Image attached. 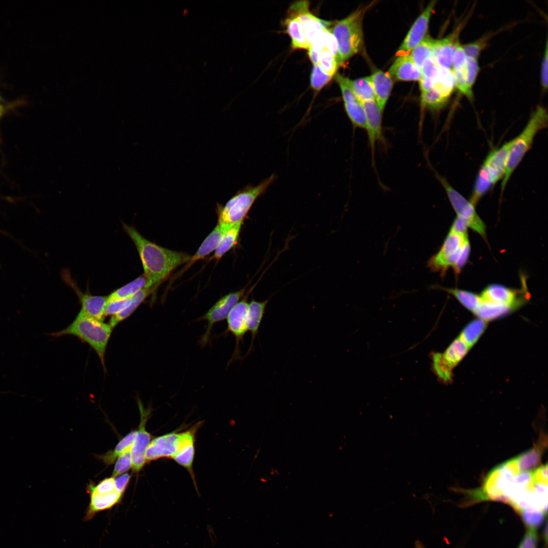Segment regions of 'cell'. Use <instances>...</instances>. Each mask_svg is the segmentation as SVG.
Here are the masks:
<instances>
[{"label": "cell", "instance_id": "277c9868", "mask_svg": "<svg viewBox=\"0 0 548 548\" xmlns=\"http://www.w3.org/2000/svg\"><path fill=\"white\" fill-rule=\"evenodd\" d=\"M470 252L468 235L449 231L438 251L428 261L427 266L431 271L439 272L441 277L451 267L458 275L466 264Z\"/></svg>", "mask_w": 548, "mask_h": 548}, {"label": "cell", "instance_id": "7bdbcfd3", "mask_svg": "<svg viewBox=\"0 0 548 548\" xmlns=\"http://www.w3.org/2000/svg\"><path fill=\"white\" fill-rule=\"evenodd\" d=\"M465 67L467 86L469 91L472 92V87L480 71L477 59L467 56Z\"/></svg>", "mask_w": 548, "mask_h": 548}, {"label": "cell", "instance_id": "f907efd6", "mask_svg": "<svg viewBox=\"0 0 548 548\" xmlns=\"http://www.w3.org/2000/svg\"><path fill=\"white\" fill-rule=\"evenodd\" d=\"M538 536L534 529L529 528L518 548H536Z\"/></svg>", "mask_w": 548, "mask_h": 548}, {"label": "cell", "instance_id": "ffe728a7", "mask_svg": "<svg viewBox=\"0 0 548 548\" xmlns=\"http://www.w3.org/2000/svg\"><path fill=\"white\" fill-rule=\"evenodd\" d=\"M366 116V130L372 159H374L375 144L382 140V118L375 100L360 101Z\"/></svg>", "mask_w": 548, "mask_h": 548}, {"label": "cell", "instance_id": "e575fe53", "mask_svg": "<svg viewBox=\"0 0 548 548\" xmlns=\"http://www.w3.org/2000/svg\"><path fill=\"white\" fill-rule=\"evenodd\" d=\"M349 83L360 102L370 100H375V94L369 76L354 80L349 79Z\"/></svg>", "mask_w": 548, "mask_h": 548}, {"label": "cell", "instance_id": "8fae6325", "mask_svg": "<svg viewBox=\"0 0 548 548\" xmlns=\"http://www.w3.org/2000/svg\"><path fill=\"white\" fill-rule=\"evenodd\" d=\"M469 348L459 337L455 339L443 353H435L432 356L433 367L435 373L443 382H450L452 370L462 360Z\"/></svg>", "mask_w": 548, "mask_h": 548}, {"label": "cell", "instance_id": "d4e9b609", "mask_svg": "<svg viewBox=\"0 0 548 548\" xmlns=\"http://www.w3.org/2000/svg\"><path fill=\"white\" fill-rule=\"evenodd\" d=\"M289 12V16L285 20L284 24L291 39L292 48L308 50L311 46L306 38L302 23L295 15Z\"/></svg>", "mask_w": 548, "mask_h": 548}, {"label": "cell", "instance_id": "d6a6232c", "mask_svg": "<svg viewBox=\"0 0 548 548\" xmlns=\"http://www.w3.org/2000/svg\"><path fill=\"white\" fill-rule=\"evenodd\" d=\"M453 295L466 309L474 313L481 302L480 295L467 290L437 286Z\"/></svg>", "mask_w": 548, "mask_h": 548}, {"label": "cell", "instance_id": "11a10c76", "mask_svg": "<svg viewBox=\"0 0 548 548\" xmlns=\"http://www.w3.org/2000/svg\"><path fill=\"white\" fill-rule=\"evenodd\" d=\"M433 80L430 78L422 76L419 80L420 88L422 92L427 91L432 88Z\"/></svg>", "mask_w": 548, "mask_h": 548}, {"label": "cell", "instance_id": "5b68a950", "mask_svg": "<svg viewBox=\"0 0 548 548\" xmlns=\"http://www.w3.org/2000/svg\"><path fill=\"white\" fill-rule=\"evenodd\" d=\"M547 110L542 106L537 107L522 131L512 140L505 173L501 186L502 191L515 169L531 148L536 134L547 126Z\"/></svg>", "mask_w": 548, "mask_h": 548}, {"label": "cell", "instance_id": "603a6c76", "mask_svg": "<svg viewBox=\"0 0 548 548\" xmlns=\"http://www.w3.org/2000/svg\"><path fill=\"white\" fill-rule=\"evenodd\" d=\"M268 300L269 299H267L263 301H258L252 299L249 303L247 326L248 331L251 334V341L245 357L248 356L253 350L254 341L258 334Z\"/></svg>", "mask_w": 548, "mask_h": 548}, {"label": "cell", "instance_id": "f1b7e54d", "mask_svg": "<svg viewBox=\"0 0 548 548\" xmlns=\"http://www.w3.org/2000/svg\"><path fill=\"white\" fill-rule=\"evenodd\" d=\"M242 223L236 224L227 229L223 234L221 239L215 250L212 259L219 260L223 256L237 243Z\"/></svg>", "mask_w": 548, "mask_h": 548}, {"label": "cell", "instance_id": "7402d4cb", "mask_svg": "<svg viewBox=\"0 0 548 548\" xmlns=\"http://www.w3.org/2000/svg\"><path fill=\"white\" fill-rule=\"evenodd\" d=\"M388 74L391 77L400 81H418L422 76L409 55L406 54L397 57L390 67Z\"/></svg>", "mask_w": 548, "mask_h": 548}, {"label": "cell", "instance_id": "f6af8a7d", "mask_svg": "<svg viewBox=\"0 0 548 548\" xmlns=\"http://www.w3.org/2000/svg\"><path fill=\"white\" fill-rule=\"evenodd\" d=\"M130 450L131 449L128 450L118 457L112 472V477H115L123 474L131 468Z\"/></svg>", "mask_w": 548, "mask_h": 548}, {"label": "cell", "instance_id": "60d3db41", "mask_svg": "<svg viewBox=\"0 0 548 548\" xmlns=\"http://www.w3.org/2000/svg\"><path fill=\"white\" fill-rule=\"evenodd\" d=\"M544 513L543 511L538 510H525L519 513L524 524L528 528L534 529L543 523Z\"/></svg>", "mask_w": 548, "mask_h": 548}, {"label": "cell", "instance_id": "681fc988", "mask_svg": "<svg viewBox=\"0 0 548 548\" xmlns=\"http://www.w3.org/2000/svg\"><path fill=\"white\" fill-rule=\"evenodd\" d=\"M467 56L463 48L462 45L458 42L456 46L452 64V70L462 67L465 65Z\"/></svg>", "mask_w": 548, "mask_h": 548}, {"label": "cell", "instance_id": "9f6ffc18", "mask_svg": "<svg viewBox=\"0 0 548 548\" xmlns=\"http://www.w3.org/2000/svg\"><path fill=\"white\" fill-rule=\"evenodd\" d=\"M415 548H425L423 543L420 541H416L415 544Z\"/></svg>", "mask_w": 548, "mask_h": 548}, {"label": "cell", "instance_id": "4316f807", "mask_svg": "<svg viewBox=\"0 0 548 548\" xmlns=\"http://www.w3.org/2000/svg\"><path fill=\"white\" fill-rule=\"evenodd\" d=\"M158 285L159 284L143 288L133 295L131 302L128 307L119 314L112 316L109 324L111 328L113 329L120 322L131 316L146 298L155 291Z\"/></svg>", "mask_w": 548, "mask_h": 548}, {"label": "cell", "instance_id": "2e32d148", "mask_svg": "<svg viewBox=\"0 0 548 548\" xmlns=\"http://www.w3.org/2000/svg\"><path fill=\"white\" fill-rule=\"evenodd\" d=\"M64 280L75 291L81 305L79 313L87 317L103 321L107 304L108 296L92 295L80 290L68 272H64Z\"/></svg>", "mask_w": 548, "mask_h": 548}, {"label": "cell", "instance_id": "ac0fdd59", "mask_svg": "<svg viewBox=\"0 0 548 548\" xmlns=\"http://www.w3.org/2000/svg\"><path fill=\"white\" fill-rule=\"evenodd\" d=\"M436 1H432L417 18L399 48L401 54L412 50L425 38Z\"/></svg>", "mask_w": 548, "mask_h": 548}, {"label": "cell", "instance_id": "d6986e66", "mask_svg": "<svg viewBox=\"0 0 548 548\" xmlns=\"http://www.w3.org/2000/svg\"><path fill=\"white\" fill-rule=\"evenodd\" d=\"M463 24H460L447 37L435 40L431 57L440 68L452 70V59L457 44L459 42V35Z\"/></svg>", "mask_w": 548, "mask_h": 548}, {"label": "cell", "instance_id": "7c38bea8", "mask_svg": "<svg viewBox=\"0 0 548 548\" xmlns=\"http://www.w3.org/2000/svg\"><path fill=\"white\" fill-rule=\"evenodd\" d=\"M523 287L520 290L508 288L504 285L493 284L485 288L480 297L482 300L506 305L515 310L523 305L529 298L525 280L523 278Z\"/></svg>", "mask_w": 548, "mask_h": 548}, {"label": "cell", "instance_id": "52a82bcc", "mask_svg": "<svg viewBox=\"0 0 548 548\" xmlns=\"http://www.w3.org/2000/svg\"><path fill=\"white\" fill-rule=\"evenodd\" d=\"M515 458L493 468L487 475L481 489L470 492L471 500H491L507 503L513 477L519 472Z\"/></svg>", "mask_w": 548, "mask_h": 548}, {"label": "cell", "instance_id": "836d02e7", "mask_svg": "<svg viewBox=\"0 0 548 548\" xmlns=\"http://www.w3.org/2000/svg\"><path fill=\"white\" fill-rule=\"evenodd\" d=\"M486 326V322L484 320L475 319L465 326L459 337L470 348L478 340Z\"/></svg>", "mask_w": 548, "mask_h": 548}, {"label": "cell", "instance_id": "e0dca14e", "mask_svg": "<svg viewBox=\"0 0 548 548\" xmlns=\"http://www.w3.org/2000/svg\"><path fill=\"white\" fill-rule=\"evenodd\" d=\"M181 433L172 432L151 440L147 449L146 463L162 458L173 459L178 450Z\"/></svg>", "mask_w": 548, "mask_h": 548}, {"label": "cell", "instance_id": "3957f363", "mask_svg": "<svg viewBox=\"0 0 548 548\" xmlns=\"http://www.w3.org/2000/svg\"><path fill=\"white\" fill-rule=\"evenodd\" d=\"M112 330L109 324L79 313L67 327L51 335L56 337L73 335L87 343L96 352L105 370V353Z\"/></svg>", "mask_w": 548, "mask_h": 548}, {"label": "cell", "instance_id": "7a4b0ae2", "mask_svg": "<svg viewBox=\"0 0 548 548\" xmlns=\"http://www.w3.org/2000/svg\"><path fill=\"white\" fill-rule=\"evenodd\" d=\"M276 176L271 175L256 186L248 185L239 190L225 205L217 203L218 224L224 232L233 225L242 223L256 199L265 193L275 181Z\"/></svg>", "mask_w": 548, "mask_h": 548}, {"label": "cell", "instance_id": "cb8c5ba5", "mask_svg": "<svg viewBox=\"0 0 548 548\" xmlns=\"http://www.w3.org/2000/svg\"><path fill=\"white\" fill-rule=\"evenodd\" d=\"M374 90L375 101L382 113L390 94L393 81L388 73L378 70L369 76Z\"/></svg>", "mask_w": 548, "mask_h": 548}, {"label": "cell", "instance_id": "9c48e42d", "mask_svg": "<svg viewBox=\"0 0 548 548\" xmlns=\"http://www.w3.org/2000/svg\"><path fill=\"white\" fill-rule=\"evenodd\" d=\"M436 177L444 188L457 216L466 220L469 228L486 239V225L477 215L475 206L456 190L446 179L438 174H436Z\"/></svg>", "mask_w": 548, "mask_h": 548}, {"label": "cell", "instance_id": "74e56055", "mask_svg": "<svg viewBox=\"0 0 548 548\" xmlns=\"http://www.w3.org/2000/svg\"><path fill=\"white\" fill-rule=\"evenodd\" d=\"M346 112L354 127L366 129V116L360 102L344 103Z\"/></svg>", "mask_w": 548, "mask_h": 548}, {"label": "cell", "instance_id": "4dcf8cb0", "mask_svg": "<svg viewBox=\"0 0 548 548\" xmlns=\"http://www.w3.org/2000/svg\"><path fill=\"white\" fill-rule=\"evenodd\" d=\"M433 82L432 88L443 96L449 98L455 87V79L452 70L440 68L438 76Z\"/></svg>", "mask_w": 548, "mask_h": 548}, {"label": "cell", "instance_id": "ab89813d", "mask_svg": "<svg viewBox=\"0 0 548 548\" xmlns=\"http://www.w3.org/2000/svg\"><path fill=\"white\" fill-rule=\"evenodd\" d=\"M317 64L324 72L332 76L336 73L338 65L335 56L325 47L319 54Z\"/></svg>", "mask_w": 548, "mask_h": 548}, {"label": "cell", "instance_id": "c3c4849f", "mask_svg": "<svg viewBox=\"0 0 548 548\" xmlns=\"http://www.w3.org/2000/svg\"><path fill=\"white\" fill-rule=\"evenodd\" d=\"M487 39L484 37L477 41L462 45L466 56L477 59L482 50L486 45Z\"/></svg>", "mask_w": 548, "mask_h": 548}, {"label": "cell", "instance_id": "5bb4252c", "mask_svg": "<svg viewBox=\"0 0 548 548\" xmlns=\"http://www.w3.org/2000/svg\"><path fill=\"white\" fill-rule=\"evenodd\" d=\"M248 295L238 302L227 317V328L225 333L230 332L235 337V345L233 353L228 365L239 359L241 356L240 343L243 342L244 337L248 331L247 315L249 306Z\"/></svg>", "mask_w": 548, "mask_h": 548}, {"label": "cell", "instance_id": "9a60e30c", "mask_svg": "<svg viewBox=\"0 0 548 548\" xmlns=\"http://www.w3.org/2000/svg\"><path fill=\"white\" fill-rule=\"evenodd\" d=\"M289 12L295 15L302 23L310 46L320 38L323 31L330 25L329 22L323 21L314 15L309 11V3L306 1L293 4L290 8Z\"/></svg>", "mask_w": 548, "mask_h": 548}, {"label": "cell", "instance_id": "d590c367", "mask_svg": "<svg viewBox=\"0 0 548 548\" xmlns=\"http://www.w3.org/2000/svg\"><path fill=\"white\" fill-rule=\"evenodd\" d=\"M434 40L425 36L423 40L413 48L409 54L416 66L420 70L424 61L432 54Z\"/></svg>", "mask_w": 548, "mask_h": 548}, {"label": "cell", "instance_id": "f546056e", "mask_svg": "<svg viewBox=\"0 0 548 548\" xmlns=\"http://www.w3.org/2000/svg\"><path fill=\"white\" fill-rule=\"evenodd\" d=\"M512 311L509 307L502 304L481 299V302L474 312L480 319L484 321L493 320L502 317Z\"/></svg>", "mask_w": 548, "mask_h": 548}, {"label": "cell", "instance_id": "30bf717a", "mask_svg": "<svg viewBox=\"0 0 548 548\" xmlns=\"http://www.w3.org/2000/svg\"><path fill=\"white\" fill-rule=\"evenodd\" d=\"M245 290L244 288L223 296L206 314L196 320V321H206L207 322L206 330L199 341L201 347H204L208 344L214 325L227 318L233 307L244 297Z\"/></svg>", "mask_w": 548, "mask_h": 548}, {"label": "cell", "instance_id": "484cf974", "mask_svg": "<svg viewBox=\"0 0 548 548\" xmlns=\"http://www.w3.org/2000/svg\"><path fill=\"white\" fill-rule=\"evenodd\" d=\"M223 233L220 227L217 225L212 231L204 239L196 253L191 257L183 270H186L196 261L204 259L215 250Z\"/></svg>", "mask_w": 548, "mask_h": 548}, {"label": "cell", "instance_id": "44dd1931", "mask_svg": "<svg viewBox=\"0 0 548 548\" xmlns=\"http://www.w3.org/2000/svg\"><path fill=\"white\" fill-rule=\"evenodd\" d=\"M199 426L200 423L196 424L190 429L181 433L179 447L173 458L177 463L186 468L192 476V464L195 454V436Z\"/></svg>", "mask_w": 548, "mask_h": 548}, {"label": "cell", "instance_id": "8992f818", "mask_svg": "<svg viewBox=\"0 0 548 548\" xmlns=\"http://www.w3.org/2000/svg\"><path fill=\"white\" fill-rule=\"evenodd\" d=\"M364 9H360L334 24L331 31L337 45L338 65L359 52L363 46L362 21Z\"/></svg>", "mask_w": 548, "mask_h": 548}, {"label": "cell", "instance_id": "db71d44e", "mask_svg": "<svg viewBox=\"0 0 548 548\" xmlns=\"http://www.w3.org/2000/svg\"><path fill=\"white\" fill-rule=\"evenodd\" d=\"M130 478L131 475L128 473H124L114 477L116 488L120 493L124 494Z\"/></svg>", "mask_w": 548, "mask_h": 548}, {"label": "cell", "instance_id": "816d5d0a", "mask_svg": "<svg viewBox=\"0 0 548 548\" xmlns=\"http://www.w3.org/2000/svg\"><path fill=\"white\" fill-rule=\"evenodd\" d=\"M468 228H469V227L467 221L464 219L457 216L451 226L449 231L461 235L467 236Z\"/></svg>", "mask_w": 548, "mask_h": 548}, {"label": "cell", "instance_id": "83f0119b", "mask_svg": "<svg viewBox=\"0 0 548 548\" xmlns=\"http://www.w3.org/2000/svg\"><path fill=\"white\" fill-rule=\"evenodd\" d=\"M150 287L148 280L143 273L136 279L111 293L108 296L107 303L116 300L131 297L140 290Z\"/></svg>", "mask_w": 548, "mask_h": 548}, {"label": "cell", "instance_id": "6da1fadb", "mask_svg": "<svg viewBox=\"0 0 548 548\" xmlns=\"http://www.w3.org/2000/svg\"><path fill=\"white\" fill-rule=\"evenodd\" d=\"M122 226L136 247L143 266L144 274L151 287L159 285L173 270L187 263L191 257L186 253L166 249L151 242L133 226L124 223Z\"/></svg>", "mask_w": 548, "mask_h": 548}, {"label": "cell", "instance_id": "ba28073f", "mask_svg": "<svg viewBox=\"0 0 548 548\" xmlns=\"http://www.w3.org/2000/svg\"><path fill=\"white\" fill-rule=\"evenodd\" d=\"M512 140L491 151L480 168L474 183L478 191L487 192L500 179L504 178Z\"/></svg>", "mask_w": 548, "mask_h": 548}, {"label": "cell", "instance_id": "f35d334b", "mask_svg": "<svg viewBox=\"0 0 548 548\" xmlns=\"http://www.w3.org/2000/svg\"><path fill=\"white\" fill-rule=\"evenodd\" d=\"M540 451L534 447L515 458L517 466L520 471H529L540 463Z\"/></svg>", "mask_w": 548, "mask_h": 548}, {"label": "cell", "instance_id": "1f68e13d", "mask_svg": "<svg viewBox=\"0 0 548 548\" xmlns=\"http://www.w3.org/2000/svg\"><path fill=\"white\" fill-rule=\"evenodd\" d=\"M135 433L136 430L128 433L118 442L113 450L98 456V458L107 465H111L114 463L119 456L131 449Z\"/></svg>", "mask_w": 548, "mask_h": 548}, {"label": "cell", "instance_id": "bcb514c9", "mask_svg": "<svg viewBox=\"0 0 548 548\" xmlns=\"http://www.w3.org/2000/svg\"><path fill=\"white\" fill-rule=\"evenodd\" d=\"M131 297L108 302L105 309V316H114L125 310L130 304Z\"/></svg>", "mask_w": 548, "mask_h": 548}, {"label": "cell", "instance_id": "8d00e7d4", "mask_svg": "<svg viewBox=\"0 0 548 548\" xmlns=\"http://www.w3.org/2000/svg\"><path fill=\"white\" fill-rule=\"evenodd\" d=\"M449 99L432 88L427 91L422 92L421 107L423 109L427 108L433 111H438L447 105Z\"/></svg>", "mask_w": 548, "mask_h": 548}, {"label": "cell", "instance_id": "4fadbf2b", "mask_svg": "<svg viewBox=\"0 0 548 548\" xmlns=\"http://www.w3.org/2000/svg\"><path fill=\"white\" fill-rule=\"evenodd\" d=\"M137 402L140 413V423L138 429L136 430L130 450L131 468L134 472H139L146 463V452L151 439L150 433L147 431L146 428V423L150 417L151 410L150 408H145L140 400H138Z\"/></svg>", "mask_w": 548, "mask_h": 548}, {"label": "cell", "instance_id": "7dc6e473", "mask_svg": "<svg viewBox=\"0 0 548 548\" xmlns=\"http://www.w3.org/2000/svg\"><path fill=\"white\" fill-rule=\"evenodd\" d=\"M440 67L431 56L424 61L420 71L423 77L434 80L438 75Z\"/></svg>", "mask_w": 548, "mask_h": 548}, {"label": "cell", "instance_id": "ee69618b", "mask_svg": "<svg viewBox=\"0 0 548 548\" xmlns=\"http://www.w3.org/2000/svg\"><path fill=\"white\" fill-rule=\"evenodd\" d=\"M335 79L341 89L344 103L360 102L349 85V78L337 74Z\"/></svg>", "mask_w": 548, "mask_h": 548}, {"label": "cell", "instance_id": "b9f144b4", "mask_svg": "<svg viewBox=\"0 0 548 548\" xmlns=\"http://www.w3.org/2000/svg\"><path fill=\"white\" fill-rule=\"evenodd\" d=\"M332 76L324 72L317 64H313L311 75V86L315 90H320L331 79Z\"/></svg>", "mask_w": 548, "mask_h": 548}, {"label": "cell", "instance_id": "f5cc1de1", "mask_svg": "<svg viewBox=\"0 0 548 548\" xmlns=\"http://www.w3.org/2000/svg\"><path fill=\"white\" fill-rule=\"evenodd\" d=\"M548 48H547V40L546 41L545 48L544 50V53L542 59L541 72H540V79L542 87L544 90H546L548 85V75H547V68H548Z\"/></svg>", "mask_w": 548, "mask_h": 548}]
</instances>
